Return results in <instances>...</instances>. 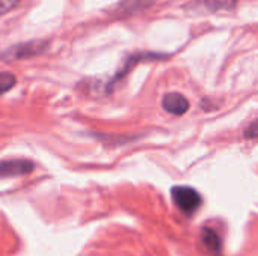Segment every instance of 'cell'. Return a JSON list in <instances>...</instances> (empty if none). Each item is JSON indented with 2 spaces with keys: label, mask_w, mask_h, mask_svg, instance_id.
<instances>
[{
  "label": "cell",
  "mask_w": 258,
  "mask_h": 256,
  "mask_svg": "<svg viewBox=\"0 0 258 256\" xmlns=\"http://www.w3.org/2000/svg\"><path fill=\"white\" fill-rule=\"evenodd\" d=\"M172 201L174 204L184 213L194 214L201 207V195L187 186H177L172 189Z\"/></svg>",
  "instance_id": "1"
},
{
  "label": "cell",
  "mask_w": 258,
  "mask_h": 256,
  "mask_svg": "<svg viewBox=\"0 0 258 256\" xmlns=\"http://www.w3.org/2000/svg\"><path fill=\"white\" fill-rule=\"evenodd\" d=\"M47 47V42L45 41H30V42H24V44H18V45H14L11 48H8L2 57L3 59H9V60H14V59H26V57H32V56H36L39 53H42Z\"/></svg>",
  "instance_id": "2"
},
{
  "label": "cell",
  "mask_w": 258,
  "mask_h": 256,
  "mask_svg": "<svg viewBox=\"0 0 258 256\" xmlns=\"http://www.w3.org/2000/svg\"><path fill=\"white\" fill-rule=\"evenodd\" d=\"M237 5V0H194L187 9L197 14H209L219 11H233Z\"/></svg>",
  "instance_id": "3"
},
{
  "label": "cell",
  "mask_w": 258,
  "mask_h": 256,
  "mask_svg": "<svg viewBox=\"0 0 258 256\" xmlns=\"http://www.w3.org/2000/svg\"><path fill=\"white\" fill-rule=\"evenodd\" d=\"M162 106L168 113L175 115V116H181L189 110L190 103L184 95H181L178 92H169L163 97Z\"/></svg>",
  "instance_id": "4"
},
{
  "label": "cell",
  "mask_w": 258,
  "mask_h": 256,
  "mask_svg": "<svg viewBox=\"0 0 258 256\" xmlns=\"http://www.w3.org/2000/svg\"><path fill=\"white\" fill-rule=\"evenodd\" d=\"M33 170V163L29 160H6L0 163V178L27 175Z\"/></svg>",
  "instance_id": "5"
},
{
  "label": "cell",
  "mask_w": 258,
  "mask_h": 256,
  "mask_svg": "<svg viewBox=\"0 0 258 256\" xmlns=\"http://www.w3.org/2000/svg\"><path fill=\"white\" fill-rule=\"evenodd\" d=\"M154 5V0H121L115 9L116 15H135Z\"/></svg>",
  "instance_id": "6"
},
{
  "label": "cell",
  "mask_w": 258,
  "mask_h": 256,
  "mask_svg": "<svg viewBox=\"0 0 258 256\" xmlns=\"http://www.w3.org/2000/svg\"><path fill=\"white\" fill-rule=\"evenodd\" d=\"M15 83H17V77L12 72H8V71L0 72V95L11 91L15 86Z\"/></svg>",
  "instance_id": "7"
},
{
  "label": "cell",
  "mask_w": 258,
  "mask_h": 256,
  "mask_svg": "<svg viewBox=\"0 0 258 256\" xmlns=\"http://www.w3.org/2000/svg\"><path fill=\"white\" fill-rule=\"evenodd\" d=\"M243 136H245L246 139H257L258 137V119L257 121H254V122H251V124L246 127V130L243 131Z\"/></svg>",
  "instance_id": "8"
},
{
  "label": "cell",
  "mask_w": 258,
  "mask_h": 256,
  "mask_svg": "<svg viewBox=\"0 0 258 256\" xmlns=\"http://www.w3.org/2000/svg\"><path fill=\"white\" fill-rule=\"evenodd\" d=\"M18 3H20V0H0V15L14 9Z\"/></svg>",
  "instance_id": "9"
}]
</instances>
